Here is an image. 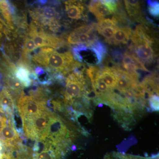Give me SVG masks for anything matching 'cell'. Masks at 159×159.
I'll use <instances>...</instances> for the list:
<instances>
[{
    "mask_svg": "<svg viewBox=\"0 0 159 159\" xmlns=\"http://www.w3.org/2000/svg\"><path fill=\"white\" fill-rule=\"evenodd\" d=\"M32 59L49 72L62 74H69L80 64L74 60L71 51L59 53L55 49L48 47L41 48L39 51L35 52Z\"/></svg>",
    "mask_w": 159,
    "mask_h": 159,
    "instance_id": "6da1fadb",
    "label": "cell"
},
{
    "mask_svg": "<svg viewBox=\"0 0 159 159\" xmlns=\"http://www.w3.org/2000/svg\"><path fill=\"white\" fill-rule=\"evenodd\" d=\"M18 109L22 121L36 117L47 109L42 91L30 92L29 96L23 94L18 101Z\"/></svg>",
    "mask_w": 159,
    "mask_h": 159,
    "instance_id": "7a4b0ae2",
    "label": "cell"
},
{
    "mask_svg": "<svg viewBox=\"0 0 159 159\" xmlns=\"http://www.w3.org/2000/svg\"><path fill=\"white\" fill-rule=\"evenodd\" d=\"M40 6L30 11L33 22L41 28L45 27L51 31H57L60 27L59 13L52 6Z\"/></svg>",
    "mask_w": 159,
    "mask_h": 159,
    "instance_id": "3957f363",
    "label": "cell"
},
{
    "mask_svg": "<svg viewBox=\"0 0 159 159\" xmlns=\"http://www.w3.org/2000/svg\"><path fill=\"white\" fill-rule=\"evenodd\" d=\"M51 115V112L47 109L34 118L22 121L23 128L27 137L37 141L45 140Z\"/></svg>",
    "mask_w": 159,
    "mask_h": 159,
    "instance_id": "277c9868",
    "label": "cell"
},
{
    "mask_svg": "<svg viewBox=\"0 0 159 159\" xmlns=\"http://www.w3.org/2000/svg\"><path fill=\"white\" fill-rule=\"evenodd\" d=\"M27 31L28 36L33 40L37 48L48 47L58 49L64 48L66 45L64 40L54 34L47 33L33 22L29 25Z\"/></svg>",
    "mask_w": 159,
    "mask_h": 159,
    "instance_id": "5b68a950",
    "label": "cell"
},
{
    "mask_svg": "<svg viewBox=\"0 0 159 159\" xmlns=\"http://www.w3.org/2000/svg\"><path fill=\"white\" fill-rule=\"evenodd\" d=\"M95 31L93 24L91 25H84L78 27L73 30L68 36V43L77 45H84L87 47H90L98 40Z\"/></svg>",
    "mask_w": 159,
    "mask_h": 159,
    "instance_id": "8992f818",
    "label": "cell"
},
{
    "mask_svg": "<svg viewBox=\"0 0 159 159\" xmlns=\"http://www.w3.org/2000/svg\"><path fill=\"white\" fill-rule=\"evenodd\" d=\"M68 134L67 129L61 119L51 115L46 134V139L54 147L57 146L65 140Z\"/></svg>",
    "mask_w": 159,
    "mask_h": 159,
    "instance_id": "52a82bcc",
    "label": "cell"
},
{
    "mask_svg": "<svg viewBox=\"0 0 159 159\" xmlns=\"http://www.w3.org/2000/svg\"><path fill=\"white\" fill-rule=\"evenodd\" d=\"M75 60L78 62L86 63L89 66L99 64L98 57L93 49L84 45L75 46L72 50Z\"/></svg>",
    "mask_w": 159,
    "mask_h": 159,
    "instance_id": "ba28073f",
    "label": "cell"
},
{
    "mask_svg": "<svg viewBox=\"0 0 159 159\" xmlns=\"http://www.w3.org/2000/svg\"><path fill=\"white\" fill-rule=\"evenodd\" d=\"M42 148L39 143L35 144L34 147L33 159H58L61 154L58 149H55L54 146L47 140L42 141Z\"/></svg>",
    "mask_w": 159,
    "mask_h": 159,
    "instance_id": "9c48e42d",
    "label": "cell"
},
{
    "mask_svg": "<svg viewBox=\"0 0 159 159\" xmlns=\"http://www.w3.org/2000/svg\"><path fill=\"white\" fill-rule=\"evenodd\" d=\"M0 140L7 147H11L17 144L19 136L12 121V116L9 117L6 125L0 132Z\"/></svg>",
    "mask_w": 159,
    "mask_h": 159,
    "instance_id": "30bf717a",
    "label": "cell"
},
{
    "mask_svg": "<svg viewBox=\"0 0 159 159\" xmlns=\"http://www.w3.org/2000/svg\"><path fill=\"white\" fill-rule=\"evenodd\" d=\"M10 66L13 75L23 86L29 87L31 85L32 80L31 75L34 72L32 68L20 63H18L16 66L12 64Z\"/></svg>",
    "mask_w": 159,
    "mask_h": 159,
    "instance_id": "8fae6325",
    "label": "cell"
},
{
    "mask_svg": "<svg viewBox=\"0 0 159 159\" xmlns=\"http://www.w3.org/2000/svg\"><path fill=\"white\" fill-rule=\"evenodd\" d=\"M0 12L9 29L14 30V18L16 13L15 6L8 1H0Z\"/></svg>",
    "mask_w": 159,
    "mask_h": 159,
    "instance_id": "7c38bea8",
    "label": "cell"
},
{
    "mask_svg": "<svg viewBox=\"0 0 159 159\" xmlns=\"http://www.w3.org/2000/svg\"><path fill=\"white\" fill-rule=\"evenodd\" d=\"M65 5L66 12L71 19L78 20L84 16V8L82 1H66Z\"/></svg>",
    "mask_w": 159,
    "mask_h": 159,
    "instance_id": "4fadbf2b",
    "label": "cell"
},
{
    "mask_svg": "<svg viewBox=\"0 0 159 159\" xmlns=\"http://www.w3.org/2000/svg\"><path fill=\"white\" fill-rule=\"evenodd\" d=\"M0 108L8 116H13L14 101L9 90L6 88H4L0 93Z\"/></svg>",
    "mask_w": 159,
    "mask_h": 159,
    "instance_id": "5bb4252c",
    "label": "cell"
},
{
    "mask_svg": "<svg viewBox=\"0 0 159 159\" xmlns=\"http://www.w3.org/2000/svg\"><path fill=\"white\" fill-rule=\"evenodd\" d=\"M99 77L109 89L115 87L118 77V72L115 67H100Z\"/></svg>",
    "mask_w": 159,
    "mask_h": 159,
    "instance_id": "9a60e30c",
    "label": "cell"
},
{
    "mask_svg": "<svg viewBox=\"0 0 159 159\" xmlns=\"http://www.w3.org/2000/svg\"><path fill=\"white\" fill-rule=\"evenodd\" d=\"M89 10L99 20L104 18L113 13L109 10L100 1H91L88 6Z\"/></svg>",
    "mask_w": 159,
    "mask_h": 159,
    "instance_id": "2e32d148",
    "label": "cell"
},
{
    "mask_svg": "<svg viewBox=\"0 0 159 159\" xmlns=\"http://www.w3.org/2000/svg\"><path fill=\"white\" fill-rule=\"evenodd\" d=\"M132 30L129 27H118L114 34L113 43L115 45L126 44L129 42Z\"/></svg>",
    "mask_w": 159,
    "mask_h": 159,
    "instance_id": "e0dca14e",
    "label": "cell"
},
{
    "mask_svg": "<svg viewBox=\"0 0 159 159\" xmlns=\"http://www.w3.org/2000/svg\"><path fill=\"white\" fill-rule=\"evenodd\" d=\"M124 3L126 11L131 18L134 19H142L139 1H124Z\"/></svg>",
    "mask_w": 159,
    "mask_h": 159,
    "instance_id": "ac0fdd59",
    "label": "cell"
},
{
    "mask_svg": "<svg viewBox=\"0 0 159 159\" xmlns=\"http://www.w3.org/2000/svg\"><path fill=\"white\" fill-rule=\"evenodd\" d=\"M93 25L95 30H97L99 34L105 38L107 43L110 44L112 43L114 34L116 29L118 27L112 26H99L97 25V24H93Z\"/></svg>",
    "mask_w": 159,
    "mask_h": 159,
    "instance_id": "d6986e66",
    "label": "cell"
},
{
    "mask_svg": "<svg viewBox=\"0 0 159 159\" xmlns=\"http://www.w3.org/2000/svg\"><path fill=\"white\" fill-rule=\"evenodd\" d=\"M6 81L9 89L15 93H19L22 90L24 86L16 78L11 71L6 75Z\"/></svg>",
    "mask_w": 159,
    "mask_h": 159,
    "instance_id": "ffe728a7",
    "label": "cell"
},
{
    "mask_svg": "<svg viewBox=\"0 0 159 159\" xmlns=\"http://www.w3.org/2000/svg\"><path fill=\"white\" fill-rule=\"evenodd\" d=\"M90 47L93 49L96 52L100 63L107 53V48L105 45L101 41L97 40Z\"/></svg>",
    "mask_w": 159,
    "mask_h": 159,
    "instance_id": "44dd1931",
    "label": "cell"
},
{
    "mask_svg": "<svg viewBox=\"0 0 159 159\" xmlns=\"http://www.w3.org/2000/svg\"><path fill=\"white\" fill-rule=\"evenodd\" d=\"M37 48L33 40L29 36H26L24 39L21 56L29 55L30 53L33 52Z\"/></svg>",
    "mask_w": 159,
    "mask_h": 159,
    "instance_id": "7402d4cb",
    "label": "cell"
},
{
    "mask_svg": "<svg viewBox=\"0 0 159 159\" xmlns=\"http://www.w3.org/2000/svg\"><path fill=\"white\" fill-rule=\"evenodd\" d=\"M148 13L151 16L154 17H159V3L157 1H147Z\"/></svg>",
    "mask_w": 159,
    "mask_h": 159,
    "instance_id": "603a6c76",
    "label": "cell"
},
{
    "mask_svg": "<svg viewBox=\"0 0 159 159\" xmlns=\"http://www.w3.org/2000/svg\"><path fill=\"white\" fill-rule=\"evenodd\" d=\"M100 2L113 14L116 13L119 7V2L114 0H102Z\"/></svg>",
    "mask_w": 159,
    "mask_h": 159,
    "instance_id": "cb8c5ba5",
    "label": "cell"
},
{
    "mask_svg": "<svg viewBox=\"0 0 159 159\" xmlns=\"http://www.w3.org/2000/svg\"><path fill=\"white\" fill-rule=\"evenodd\" d=\"M149 102L152 108L156 109V110H157L159 108V97L158 96L154 95L150 97Z\"/></svg>",
    "mask_w": 159,
    "mask_h": 159,
    "instance_id": "d4e9b609",
    "label": "cell"
},
{
    "mask_svg": "<svg viewBox=\"0 0 159 159\" xmlns=\"http://www.w3.org/2000/svg\"><path fill=\"white\" fill-rule=\"evenodd\" d=\"M6 27H8L6 25L5 21L2 19V18H0V37L2 36L3 32L6 34V31H7L6 29Z\"/></svg>",
    "mask_w": 159,
    "mask_h": 159,
    "instance_id": "484cf974",
    "label": "cell"
},
{
    "mask_svg": "<svg viewBox=\"0 0 159 159\" xmlns=\"http://www.w3.org/2000/svg\"><path fill=\"white\" fill-rule=\"evenodd\" d=\"M4 146H5V144L0 140V159L4 154Z\"/></svg>",
    "mask_w": 159,
    "mask_h": 159,
    "instance_id": "4316f807",
    "label": "cell"
},
{
    "mask_svg": "<svg viewBox=\"0 0 159 159\" xmlns=\"http://www.w3.org/2000/svg\"><path fill=\"white\" fill-rule=\"evenodd\" d=\"M1 16H0V18H1Z\"/></svg>",
    "mask_w": 159,
    "mask_h": 159,
    "instance_id": "83f0119b",
    "label": "cell"
}]
</instances>
